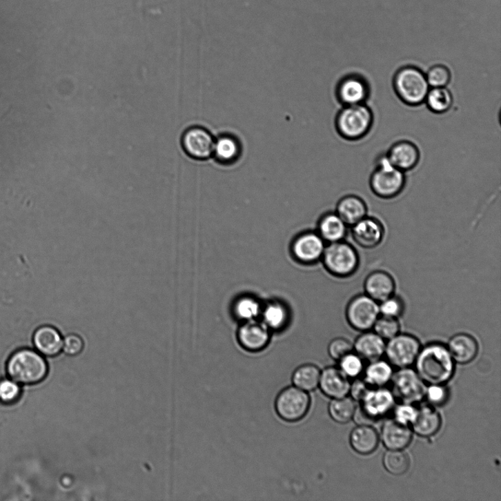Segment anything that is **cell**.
I'll list each match as a JSON object with an SVG mask.
<instances>
[{
  "mask_svg": "<svg viewBox=\"0 0 501 501\" xmlns=\"http://www.w3.org/2000/svg\"><path fill=\"white\" fill-rule=\"evenodd\" d=\"M419 377L430 384H444L453 375L454 360L447 346L432 343L421 348L415 360Z\"/></svg>",
  "mask_w": 501,
  "mask_h": 501,
  "instance_id": "obj_1",
  "label": "cell"
},
{
  "mask_svg": "<svg viewBox=\"0 0 501 501\" xmlns=\"http://www.w3.org/2000/svg\"><path fill=\"white\" fill-rule=\"evenodd\" d=\"M393 87L396 96L411 107L422 106L430 89L426 74L413 66H403L395 72Z\"/></svg>",
  "mask_w": 501,
  "mask_h": 501,
  "instance_id": "obj_2",
  "label": "cell"
},
{
  "mask_svg": "<svg viewBox=\"0 0 501 501\" xmlns=\"http://www.w3.org/2000/svg\"><path fill=\"white\" fill-rule=\"evenodd\" d=\"M374 124V114L366 104L344 106L335 119L336 131L349 141H359L366 137Z\"/></svg>",
  "mask_w": 501,
  "mask_h": 501,
  "instance_id": "obj_3",
  "label": "cell"
},
{
  "mask_svg": "<svg viewBox=\"0 0 501 501\" xmlns=\"http://www.w3.org/2000/svg\"><path fill=\"white\" fill-rule=\"evenodd\" d=\"M371 191L383 199L398 196L406 184L405 173L395 168L386 155H380L369 181Z\"/></svg>",
  "mask_w": 501,
  "mask_h": 501,
  "instance_id": "obj_4",
  "label": "cell"
},
{
  "mask_svg": "<svg viewBox=\"0 0 501 501\" xmlns=\"http://www.w3.org/2000/svg\"><path fill=\"white\" fill-rule=\"evenodd\" d=\"M8 372L18 383L32 384L41 382L48 375V366L45 360L30 349H21L8 360Z\"/></svg>",
  "mask_w": 501,
  "mask_h": 501,
  "instance_id": "obj_5",
  "label": "cell"
},
{
  "mask_svg": "<svg viewBox=\"0 0 501 501\" xmlns=\"http://www.w3.org/2000/svg\"><path fill=\"white\" fill-rule=\"evenodd\" d=\"M360 402L353 419L357 425L371 426L393 411L395 399L391 391L375 388L370 389Z\"/></svg>",
  "mask_w": 501,
  "mask_h": 501,
  "instance_id": "obj_6",
  "label": "cell"
},
{
  "mask_svg": "<svg viewBox=\"0 0 501 501\" xmlns=\"http://www.w3.org/2000/svg\"><path fill=\"white\" fill-rule=\"evenodd\" d=\"M326 269L335 276L346 277L353 275L359 266V256L351 244L344 241L330 243L325 247L322 258Z\"/></svg>",
  "mask_w": 501,
  "mask_h": 501,
  "instance_id": "obj_7",
  "label": "cell"
},
{
  "mask_svg": "<svg viewBox=\"0 0 501 501\" xmlns=\"http://www.w3.org/2000/svg\"><path fill=\"white\" fill-rule=\"evenodd\" d=\"M311 397L307 391L289 386L277 395L275 407L277 415L287 422H297L309 411Z\"/></svg>",
  "mask_w": 501,
  "mask_h": 501,
  "instance_id": "obj_8",
  "label": "cell"
},
{
  "mask_svg": "<svg viewBox=\"0 0 501 501\" xmlns=\"http://www.w3.org/2000/svg\"><path fill=\"white\" fill-rule=\"evenodd\" d=\"M391 380V392L395 399L400 400L402 403L413 404L424 399V382L416 371L410 367L401 369L393 375Z\"/></svg>",
  "mask_w": 501,
  "mask_h": 501,
  "instance_id": "obj_9",
  "label": "cell"
},
{
  "mask_svg": "<svg viewBox=\"0 0 501 501\" xmlns=\"http://www.w3.org/2000/svg\"><path fill=\"white\" fill-rule=\"evenodd\" d=\"M346 319L356 331L371 330L380 316L379 304L366 295L354 297L346 308Z\"/></svg>",
  "mask_w": 501,
  "mask_h": 501,
  "instance_id": "obj_10",
  "label": "cell"
},
{
  "mask_svg": "<svg viewBox=\"0 0 501 501\" xmlns=\"http://www.w3.org/2000/svg\"><path fill=\"white\" fill-rule=\"evenodd\" d=\"M421 348L417 337L399 333L389 340L384 353L391 365L400 369L409 368L415 364Z\"/></svg>",
  "mask_w": 501,
  "mask_h": 501,
  "instance_id": "obj_11",
  "label": "cell"
},
{
  "mask_svg": "<svg viewBox=\"0 0 501 501\" xmlns=\"http://www.w3.org/2000/svg\"><path fill=\"white\" fill-rule=\"evenodd\" d=\"M215 137L201 126H193L186 129L181 139L184 153L190 158L205 161L213 157Z\"/></svg>",
  "mask_w": 501,
  "mask_h": 501,
  "instance_id": "obj_12",
  "label": "cell"
},
{
  "mask_svg": "<svg viewBox=\"0 0 501 501\" xmlns=\"http://www.w3.org/2000/svg\"><path fill=\"white\" fill-rule=\"evenodd\" d=\"M371 92L367 79L358 74L344 77L336 87V97L344 106L365 104Z\"/></svg>",
  "mask_w": 501,
  "mask_h": 501,
  "instance_id": "obj_13",
  "label": "cell"
},
{
  "mask_svg": "<svg viewBox=\"0 0 501 501\" xmlns=\"http://www.w3.org/2000/svg\"><path fill=\"white\" fill-rule=\"evenodd\" d=\"M237 340L241 346L250 353H258L269 344L271 330L261 320L244 322L237 332Z\"/></svg>",
  "mask_w": 501,
  "mask_h": 501,
  "instance_id": "obj_14",
  "label": "cell"
},
{
  "mask_svg": "<svg viewBox=\"0 0 501 501\" xmlns=\"http://www.w3.org/2000/svg\"><path fill=\"white\" fill-rule=\"evenodd\" d=\"M325 249L324 239L317 233L306 232L293 243L291 251L295 258L304 264H312L322 258Z\"/></svg>",
  "mask_w": 501,
  "mask_h": 501,
  "instance_id": "obj_15",
  "label": "cell"
},
{
  "mask_svg": "<svg viewBox=\"0 0 501 501\" xmlns=\"http://www.w3.org/2000/svg\"><path fill=\"white\" fill-rule=\"evenodd\" d=\"M352 235L357 246L364 249H373L382 242L384 230L379 220L366 217L353 226Z\"/></svg>",
  "mask_w": 501,
  "mask_h": 501,
  "instance_id": "obj_16",
  "label": "cell"
},
{
  "mask_svg": "<svg viewBox=\"0 0 501 501\" xmlns=\"http://www.w3.org/2000/svg\"><path fill=\"white\" fill-rule=\"evenodd\" d=\"M351 384L348 377L340 367L329 366L321 371L319 387L328 397H344L349 393Z\"/></svg>",
  "mask_w": 501,
  "mask_h": 501,
  "instance_id": "obj_17",
  "label": "cell"
},
{
  "mask_svg": "<svg viewBox=\"0 0 501 501\" xmlns=\"http://www.w3.org/2000/svg\"><path fill=\"white\" fill-rule=\"evenodd\" d=\"M386 155L395 168L404 173L414 169L421 159L420 150L409 141L395 143L389 148Z\"/></svg>",
  "mask_w": 501,
  "mask_h": 501,
  "instance_id": "obj_18",
  "label": "cell"
},
{
  "mask_svg": "<svg viewBox=\"0 0 501 501\" xmlns=\"http://www.w3.org/2000/svg\"><path fill=\"white\" fill-rule=\"evenodd\" d=\"M381 438L389 450H404L411 444L413 431L409 425L393 420L384 422L381 430Z\"/></svg>",
  "mask_w": 501,
  "mask_h": 501,
  "instance_id": "obj_19",
  "label": "cell"
},
{
  "mask_svg": "<svg viewBox=\"0 0 501 501\" xmlns=\"http://www.w3.org/2000/svg\"><path fill=\"white\" fill-rule=\"evenodd\" d=\"M242 153V144L236 136L224 133L215 137L213 158L218 164H235L240 159Z\"/></svg>",
  "mask_w": 501,
  "mask_h": 501,
  "instance_id": "obj_20",
  "label": "cell"
},
{
  "mask_svg": "<svg viewBox=\"0 0 501 501\" xmlns=\"http://www.w3.org/2000/svg\"><path fill=\"white\" fill-rule=\"evenodd\" d=\"M366 295L379 302L394 295L395 284L393 277L386 272L371 273L364 283Z\"/></svg>",
  "mask_w": 501,
  "mask_h": 501,
  "instance_id": "obj_21",
  "label": "cell"
},
{
  "mask_svg": "<svg viewBox=\"0 0 501 501\" xmlns=\"http://www.w3.org/2000/svg\"><path fill=\"white\" fill-rule=\"evenodd\" d=\"M447 348L453 360L460 364L472 362L479 353V344L476 340L466 333L453 335Z\"/></svg>",
  "mask_w": 501,
  "mask_h": 501,
  "instance_id": "obj_22",
  "label": "cell"
},
{
  "mask_svg": "<svg viewBox=\"0 0 501 501\" xmlns=\"http://www.w3.org/2000/svg\"><path fill=\"white\" fill-rule=\"evenodd\" d=\"M336 214L347 225L353 226L367 215V206L362 198L357 195H346L337 205Z\"/></svg>",
  "mask_w": 501,
  "mask_h": 501,
  "instance_id": "obj_23",
  "label": "cell"
},
{
  "mask_svg": "<svg viewBox=\"0 0 501 501\" xmlns=\"http://www.w3.org/2000/svg\"><path fill=\"white\" fill-rule=\"evenodd\" d=\"M442 424L439 413L431 406L418 409L415 421L411 424L413 432L422 438H429L438 433Z\"/></svg>",
  "mask_w": 501,
  "mask_h": 501,
  "instance_id": "obj_24",
  "label": "cell"
},
{
  "mask_svg": "<svg viewBox=\"0 0 501 501\" xmlns=\"http://www.w3.org/2000/svg\"><path fill=\"white\" fill-rule=\"evenodd\" d=\"M380 438L375 429L368 425H358L349 437L353 449L360 455H369L379 445Z\"/></svg>",
  "mask_w": 501,
  "mask_h": 501,
  "instance_id": "obj_25",
  "label": "cell"
},
{
  "mask_svg": "<svg viewBox=\"0 0 501 501\" xmlns=\"http://www.w3.org/2000/svg\"><path fill=\"white\" fill-rule=\"evenodd\" d=\"M386 342L375 332L366 331L355 340L353 348L361 358L370 361L379 360L384 353Z\"/></svg>",
  "mask_w": 501,
  "mask_h": 501,
  "instance_id": "obj_26",
  "label": "cell"
},
{
  "mask_svg": "<svg viewBox=\"0 0 501 501\" xmlns=\"http://www.w3.org/2000/svg\"><path fill=\"white\" fill-rule=\"evenodd\" d=\"M33 342L37 351L46 356H55L63 348V339L59 332L50 326H43L34 334Z\"/></svg>",
  "mask_w": 501,
  "mask_h": 501,
  "instance_id": "obj_27",
  "label": "cell"
},
{
  "mask_svg": "<svg viewBox=\"0 0 501 501\" xmlns=\"http://www.w3.org/2000/svg\"><path fill=\"white\" fill-rule=\"evenodd\" d=\"M318 234L329 243L343 241L347 234V225L336 213L324 215L320 220Z\"/></svg>",
  "mask_w": 501,
  "mask_h": 501,
  "instance_id": "obj_28",
  "label": "cell"
},
{
  "mask_svg": "<svg viewBox=\"0 0 501 501\" xmlns=\"http://www.w3.org/2000/svg\"><path fill=\"white\" fill-rule=\"evenodd\" d=\"M262 321L271 331H279L284 328L288 320V312L282 302L273 301L262 308Z\"/></svg>",
  "mask_w": 501,
  "mask_h": 501,
  "instance_id": "obj_29",
  "label": "cell"
},
{
  "mask_svg": "<svg viewBox=\"0 0 501 501\" xmlns=\"http://www.w3.org/2000/svg\"><path fill=\"white\" fill-rule=\"evenodd\" d=\"M393 375L391 364L384 360H375L365 370L364 381L370 387L382 388Z\"/></svg>",
  "mask_w": 501,
  "mask_h": 501,
  "instance_id": "obj_30",
  "label": "cell"
},
{
  "mask_svg": "<svg viewBox=\"0 0 501 501\" xmlns=\"http://www.w3.org/2000/svg\"><path fill=\"white\" fill-rule=\"evenodd\" d=\"M321 370L311 364L301 365L293 373V383L302 390L310 392L319 387Z\"/></svg>",
  "mask_w": 501,
  "mask_h": 501,
  "instance_id": "obj_31",
  "label": "cell"
},
{
  "mask_svg": "<svg viewBox=\"0 0 501 501\" xmlns=\"http://www.w3.org/2000/svg\"><path fill=\"white\" fill-rule=\"evenodd\" d=\"M424 103L430 111L436 114H444L452 108L453 97L446 87L430 88Z\"/></svg>",
  "mask_w": 501,
  "mask_h": 501,
  "instance_id": "obj_32",
  "label": "cell"
},
{
  "mask_svg": "<svg viewBox=\"0 0 501 501\" xmlns=\"http://www.w3.org/2000/svg\"><path fill=\"white\" fill-rule=\"evenodd\" d=\"M355 400L348 396L333 399L330 402L328 411L333 420L344 424L353 420L356 411Z\"/></svg>",
  "mask_w": 501,
  "mask_h": 501,
  "instance_id": "obj_33",
  "label": "cell"
},
{
  "mask_svg": "<svg viewBox=\"0 0 501 501\" xmlns=\"http://www.w3.org/2000/svg\"><path fill=\"white\" fill-rule=\"evenodd\" d=\"M262 308L257 299L252 296H243L236 300L233 311L235 317L244 322L259 320Z\"/></svg>",
  "mask_w": 501,
  "mask_h": 501,
  "instance_id": "obj_34",
  "label": "cell"
},
{
  "mask_svg": "<svg viewBox=\"0 0 501 501\" xmlns=\"http://www.w3.org/2000/svg\"><path fill=\"white\" fill-rule=\"evenodd\" d=\"M384 468L393 475H402L410 469L411 460L403 450H389L383 457Z\"/></svg>",
  "mask_w": 501,
  "mask_h": 501,
  "instance_id": "obj_35",
  "label": "cell"
},
{
  "mask_svg": "<svg viewBox=\"0 0 501 501\" xmlns=\"http://www.w3.org/2000/svg\"><path fill=\"white\" fill-rule=\"evenodd\" d=\"M426 77L430 88H444L450 84L451 73L445 65L438 64L428 70Z\"/></svg>",
  "mask_w": 501,
  "mask_h": 501,
  "instance_id": "obj_36",
  "label": "cell"
},
{
  "mask_svg": "<svg viewBox=\"0 0 501 501\" xmlns=\"http://www.w3.org/2000/svg\"><path fill=\"white\" fill-rule=\"evenodd\" d=\"M384 340H390L400 333L398 320L380 316L372 328Z\"/></svg>",
  "mask_w": 501,
  "mask_h": 501,
  "instance_id": "obj_37",
  "label": "cell"
},
{
  "mask_svg": "<svg viewBox=\"0 0 501 501\" xmlns=\"http://www.w3.org/2000/svg\"><path fill=\"white\" fill-rule=\"evenodd\" d=\"M380 316L399 320L404 312V304L399 297L391 296L379 302Z\"/></svg>",
  "mask_w": 501,
  "mask_h": 501,
  "instance_id": "obj_38",
  "label": "cell"
},
{
  "mask_svg": "<svg viewBox=\"0 0 501 501\" xmlns=\"http://www.w3.org/2000/svg\"><path fill=\"white\" fill-rule=\"evenodd\" d=\"M362 360L357 354L349 353L340 360V369L348 378H356L364 371Z\"/></svg>",
  "mask_w": 501,
  "mask_h": 501,
  "instance_id": "obj_39",
  "label": "cell"
},
{
  "mask_svg": "<svg viewBox=\"0 0 501 501\" xmlns=\"http://www.w3.org/2000/svg\"><path fill=\"white\" fill-rule=\"evenodd\" d=\"M21 388L18 382L9 379L0 381V402L11 404L17 402L21 395Z\"/></svg>",
  "mask_w": 501,
  "mask_h": 501,
  "instance_id": "obj_40",
  "label": "cell"
},
{
  "mask_svg": "<svg viewBox=\"0 0 501 501\" xmlns=\"http://www.w3.org/2000/svg\"><path fill=\"white\" fill-rule=\"evenodd\" d=\"M449 397V390L444 384H431L426 389L424 398L432 406L444 405L447 402Z\"/></svg>",
  "mask_w": 501,
  "mask_h": 501,
  "instance_id": "obj_41",
  "label": "cell"
},
{
  "mask_svg": "<svg viewBox=\"0 0 501 501\" xmlns=\"http://www.w3.org/2000/svg\"><path fill=\"white\" fill-rule=\"evenodd\" d=\"M353 349L351 342L340 337L331 341L328 346V353L333 359L340 361L346 355L353 353Z\"/></svg>",
  "mask_w": 501,
  "mask_h": 501,
  "instance_id": "obj_42",
  "label": "cell"
},
{
  "mask_svg": "<svg viewBox=\"0 0 501 501\" xmlns=\"http://www.w3.org/2000/svg\"><path fill=\"white\" fill-rule=\"evenodd\" d=\"M393 411L396 422L409 426L413 423L418 413V409L413 404L406 403L394 406Z\"/></svg>",
  "mask_w": 501,
  "mask_h": 501,
  "instance_id": "obj_43",
  "label": "cell"
},
{
  "mask_svg": "<svg viewBox=\"0 0 501 501\" xmlns=\"http://www.w3.org/2000/svg\"><path fill=\"white\" fill-rule=\"evenodd\" d=\"M63 347L67 355H76L83 351L84 342L79 335H69L66 337Z\"/></svg>",
  "mask_w": 501,
  "mask_h": 501,
  "instance_id": "obj_44",
  "label": "cell"
},
{
  "mask_svg": "<svg viewBox=\"0 0 501 501\" xmlns=\"http://www.w3.org/2000/svg\"><path fill=\"white\" fill-rule=\"evenodd\" d=\"M369 390L370 386L364 380L357 379L351 384L348 393L351 395L353 400L361 402Z\"/></svg>",
  "mask_w": 501,
  "mask_h": 501,
  "instance_id": "obj_45",
  "label": "cell"
}]
</instances>
